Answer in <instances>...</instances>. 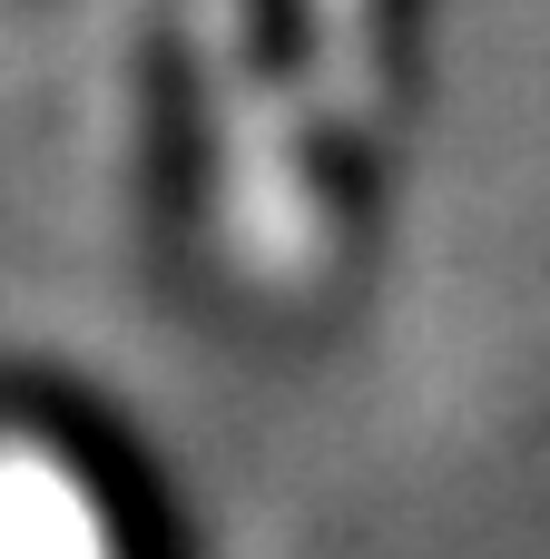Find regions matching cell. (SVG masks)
Returning a JSON list of instances; mask_svg holds the SVG:
<instances>
[{
	"label": "cell",
	"mask_w": 550,
	"mask_h": 559,
	"mask_svg": "<svg viewBox=\"0 0 550 559\" xmlns=\"http://www.w3.org/2000/svg\"><path fill=\"white\" fill-rule=\"evenodd\" d=\"M0 550L10 559H98L89 491H69L39 452H10L0 462Z\"/></svg>",
	"instance_id": "cell-1"
}]
</instances>
